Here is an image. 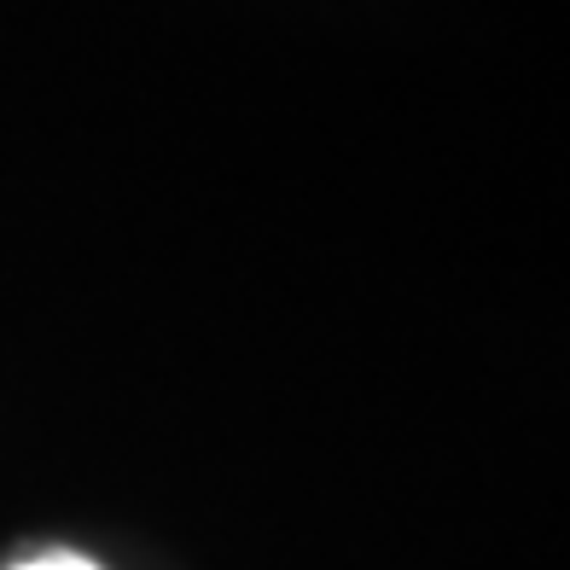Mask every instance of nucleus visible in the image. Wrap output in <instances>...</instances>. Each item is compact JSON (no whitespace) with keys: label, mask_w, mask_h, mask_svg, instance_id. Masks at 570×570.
<instances>
[{"label":"nucleus","mask_w":570,"mask_h":570,"mask_svg":"<svg viewBox=\"0 0 570 570\" xmlns=\"http://www.w3.org/2000/svg\"><path fill=\"white\" fill-rule=\"evenodd\" d=\"M12 570H99V564L82 559V553H59L53 548V553H36V559H18Z\"/></svg>","instance_id":"nucleus-1"}]
</instances>
